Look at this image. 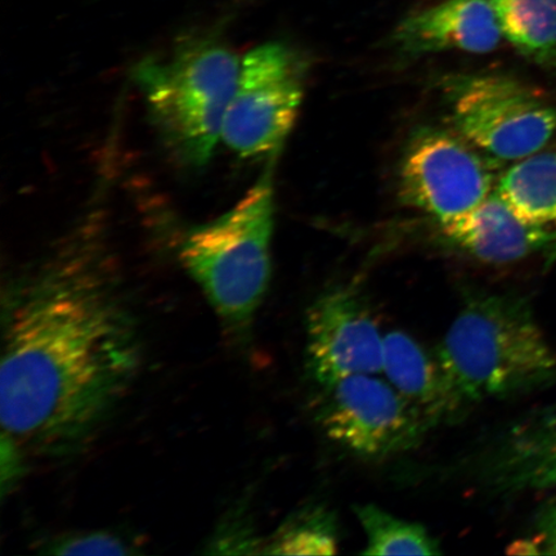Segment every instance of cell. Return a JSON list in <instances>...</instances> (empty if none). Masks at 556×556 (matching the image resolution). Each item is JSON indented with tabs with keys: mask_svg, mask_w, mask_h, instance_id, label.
Segmentation results:
<instances>
[{
	"mask_svg": "<svg viewBox=\"0 0 556 556\" xmlns=\"http://www.w3.org/2000/svg\"><path fill=\"white\" fill-rule=\"evenodd\" d=\"M142 364L135 312L92 240H74L4 290L0 421L26 452L61 457L86 446Z\"/></svg>",
	"mask_w": 556,
	"mask_h": 556,
	"instance_id": "obj_1",
	"label": "cell"
},
{
	"mask_svg": "<svg viewBox=\"0 0 556 556\" xmlns=\"http://www.w3.org/2000/svg\"><path fill=\"white\" fill-rule=\"evenodd\" d=\"M434 353L467 415L486 401L516 399L556 379V351L530 301L514 293L464 288Z\"/></svg>",
	"mask_w": 556,
	"mask_h": 556,
	"instance_id": "obj_2",
	"label": "cell"
},
{
	"mask_svg": "<svg viewBox=\"0 0 556 556\" xmlns=\"http://www.w3.org/2000/svg\"><path fill=\"white\" fill-rule=\"evenodd\" d=\"M277 155L268 159L245 197L219 217L189 229L178 248L180 264L220 323L241 338L252 330L273 277Z\"/></svg>",
	"mask_w": 556,
	"mask_h": 556,
	"instance_id": "obj_3",
	"label": "cell"
},
{
	"mask_svg": "<svg viewBox=\"0 0 556 556\" xmlns=\"http://www.w3.org/2000/svg\"><path fill=\"white\" fill-rule=\"evenodd\" d=\"M241 59L215 39L186 41L168 58L135 68L152 124L177 162L199 169L211 162L238 83Z\"/></svg>",
	"mask_w": 556,
	"mask_h": 556,
	"instance_id": "obj_4",
	"label": "cell"
},
{
	"mask_svg": "<svg viewBox=\"0 0 556 556\" xmlns=\"http://www.w3.org/2000/svg\"><path fill=\"white\" fill-rule=\"evenodd\" d=\"M443 92L456 134L492 159L531 156L555 135L556 108L510 76H450Z\"/></svg>",
	"mask_w": 556,
	"mask_h": 556,
	"instance_id": "obj_5",
	"label": "cell"
},
{
	"mask_svg": "<svg viewBox=\"0 0 556 556\" xmlns=\"http://www.w3.org/2000/svg\"><path fill=\"white\" fill-rule=\"evenodd\" d=\"M315 413L332 443L367 462L408 454L432 430L419 409L380 375H352L317 388Z\"/></svg>",
	"mask_w": 556,
	"mask_h": 556,
	"instance_id": "obj_6",
	"label": "cell"
},
{
	"mask_svg": "<svg viewBox=\"0 0 556 556\" xmlns=\"http://www.w3.org/2000/svg\"><path fill=\"white\" fill-rule=\"evenodd\" d=\"M303 96L295 54L280 43L255 47L241 59L220 141L243 159L280 154Z\"/></svg>",
	"mask_w": 556,
	"mask_h": 556,
	"instance_id": "obj_7",
	"label": "cell"
},
{
	"mask_svg": "<svg viewBox=\"0 0 556 556\" xmlns=\"http://www.w3.org/2000/svg\"><path fill=\"white\" fill-rule=\"evenodd\" d=\"M467 139L438 128H421L403 151L399 172L402 203L448 225L495 191V166Z\"/></svg>",
	"mask_w": 556,
	"mask_h": 556,
	"instance_id": "obj_8",
	"label": "cell"
},
{
	"mask_svg": "<svg viewBox=\"0 0 556 556\" xmlns=\"http://www.w3.org/2000/svg\"><path fill=\"white\" fill-rule=\"evenodd\" d=\"M435 476L492 497L556 489V400L483 438Z\"/></svg>",
	"mask_w": 556,
	"mask_h": 556,
	"instance_id": "obj_9",
	"label": "cell"
},
{
	"mask_svg": "<svg viewBox=\"0 0 556 556\" xmlns=\"http://www.w3.org/2000/svg\"><path fill=\"white\" fill-rule=\"evenodd\" d=\"M304 324L305 371L316 388L352 375H382L386 333L358 285L324 290L309 305Z\"/></svg>",
	"mask_w": 556,
	"mask_h": 556,
	"instance_id": "obj_10",
	"label": "cell"
},
{
	"mask_svg": "<svg viewBox=\"0 0 556 556\" xmlns=\"http://www.w3.org/2000/svg\"><path fill=\"white\" fill-rule=\"evenodd\" d=\"M452 249L486 264H509L539 253L556 258V231L520 218L493 191L475 211L441 226Z\"/></svg>",
	"mask_w": 556,
	"mask_h": 556,
	"instance_id": "obj_11",
	"label": "cell"
},
{
	"mask_svg": "<svg viewBox=\"0 0 556 556\" xmlns=\"http://www.w3.org/2000/svg\"><path fill=\"white\" fill-rule=\"evenodd\" d=\"M504 37L491 0H443L403 20L394 34L402 52L490 53Z\"/></svg>",
	"mask_w": 556,
	"mask_h": 556,
	"instance_id": "obj_12",
	"label": "cell"
},
{
	"mask_svg": "<svg viewBox=\"0 0 556 556\" xmlns=\"http://www.w3.org/2000/svg\"><path fill=\"white\" fill-rule=\"evenodd\" d=\"M382 375L433 429L467 417L435 353L405 331L386 333Z\"/></svg>",
	"mask_w": 556,
	"mask_h": 556,
	"instance_id": "obj_13",
	"label": "cell"
},
{
	"mask_svg": "<svg viewBox=\"0 0 556 556\" xmlns=\"http://www.w3.org/2000/svg\"><path fill=\"white\" fill-rule=\"evenodd\" d=\"M495 191L520 218L556 231V146L521 159L497 180Z\"/></svg>",
	"mask_w": 556,
	"mask_h": 556,
	"instance_id": "obj_14",
	"label": "cell"
},
{
	"mask_svg": "<svg viewBox=\"0 0 556 556\" xmlns=\"http://www.w3.org/2000/svg\"><path fill=\"white\" fill-rule=\"evenodd\" d=\"M507 41L526 58L556 66V0H491Z\"/></svg>",
	"mask_w": 556,
	"mask_h": 556,
	"instance_id": "obj_15",
	"label": "cell"
},
{
	"mask_svg": "<svg viewBox=\"0 0 556 556\" xmlns=\"http://www.w3.org/2000/svg\"><path fill=\"white\" fill-rule=\"evenodd\" d=\"M340 526L329 505L309 503L291 514L273 536L264 540L262 554L336 555Z\"/></svg>",
	"mask_w": 556,
	"mask_h": 556,
	"instance_id": "obj_16",
	"label": "cell"
},
{
	"mask_svg": "<svg viewBox=\"0 0 556 556\" xmlns=\"http://www.w3.org/2000/svg\"><path fill=\"white\" fill-rule=\"evenodd\" d=\"M354 516L365 532L363 555H441L442 548L426 526L393 516L382 507L366 504L354 507Z\"/></svg>",
	"mask_w": 556,
	"mask_h": 556,
	"instance_id": "obj_17",
	"label": "cell"
},
{
	"mask_svg": "<svg viewBox=\"0 0 556 556\" xmlns=\"http://www.w3.org/2000/svg\"><path fill=\"white\" fill-rule=\"evenodd\" d=\"M136 545L106 531L76 532L51 540L43 553L53 555H134Z\"/></svg>",
	"mask_w": 556,
	"mask_h": 556,
	"instance_id": "obj_18",
	"label": "cell"
},
{
	"mask_svg": "<svg viewBox=\"0 0 556 556\" xmlns=\"http://www.w3.org/2000/svg\"><path fill=\"white\" fill-rule=\"evenodd\" d=\"M534 528V538L517 542L511 553L556 555V497L542 506Z\"/></svg>",
	"mask_w": 556,
	"mask_h": 556,
	"instance_id": "obj_19",
	"label": "cell"
},
{
	"mask_svg": "<svg viewBox=\"0 0 556 556\" xmlns=\"http://www.w3.org/2000/svg\"><path fill=\"white\" fill-rule=\"evenodd\" d=\"M27 452L13 438L2 432L0 443V475H2V495L7 496L18 484L25 472V456Z\"/></svg>",
	"mask_w": 556,
	"mask_h": 556,
	"instance_id": "obj_20",
	"label": "cell"
}]
</instances>
